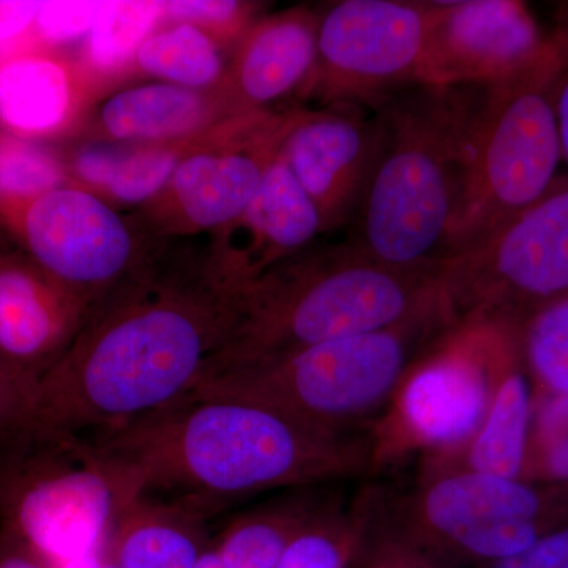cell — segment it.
Returning a JSON list of instances; mask_svg holds the SVG:
<instances>
[{
  "mask_svg": "<svg viewBox=\"0 0 568 568\" xmlns=\"http://www.w3.org/2000/svg\"><path fill=\"white\" fill-rule=\"evenodd\" d=\"M155 241L92 305L37 386V424L97 436L173 405L211 375L242 284L205 245Z\"/></svg>",
  "mask_w": 568,
  "mask_h": 568,
  "instance_id": "cell-1",
  "label": "cell"
},
{
  "mask_svg": "<svg viewBox=\"0 0 568 568\" xmlns=\"http://www.w3.org/2000/svg\"><path fill=\"white\" fill-rule=\"evenodd\" d=\"M88 437L134 497L186 504L209 517L257 495L372 477L369 433L331 435L234 396L190 394Z\"/></svg>",
  "mask_w": 568,
  "mask_h": 568,
  "instance_id": "cell-2",
  "label": "cell"
},
{
  "mask_svg": "<svg viewBox=\"0 0 568 568\" xmlns=\"http://www.w3.org/2000/svg\"><path fill=\"white\" fill-rule=\"evenodd\" d=\"M477 84L417 85L377 108L376 141L349 244L399 268L454 254L465 211Z\"/></svg>",
  "mask_w": 568,
  "mask_h": 568,
  "instance_id": "cell-3",
  "label": "cell"
},
{
  "mask_svg": "<svg viewBox=\"0 0 568 568\" xmlns=\"http://www.w3.org/2000/svg\"><path fill=\"white\" fill-rule=\"evenodd\" d=\"M440 267H392L349 242L308 246L242 284L230 342L204 381L402 323L439 293Z\"/></svg>",
  "mask_w": 568,
  "mask_h": 568,
  "instance_id": "cell-4",
  "label": "cell"
},
{
  "mask_svg": "<svg viewBox=\"0 0 568 568\" xmlns=\"http://www.w3.org/2000/svg\"><path fill=\"white\" fill-rule=\"evenodd\" d=\"M454 325L437 293L402 323L222 373L192 394L250 399L320 432L364 435L410 366Z\"/></svg>",
  "mask_w": 568,
  "mask_h": 568,
  "instance_id": "cell-5",
  "label": "cell"
},
{
  "mask_svg": "<svg viewBox=\"0 0 568 568\" xmlns=\"http://www.w3.org/2000/svg\"><path fill=\"white\" fill-rule=\"evenodd\" d=\"M369 536L443 568H481L525 551L568 519V487L455 470L368 484Z\"/></svg>",
  "mask_w": 568,
  "mask_h": 568,
  "instance_id": "cell-6",
  "label": "cell"
},
{
  "mask_svg": "<svg viewBox=\"0 0 568 568\" xmlns=\"http://www.w3.org/2000/svg\"><path fill=\"white\" fill-rule=\"evenodd\" d=\"M133 500L91 437L37 424L0 444L3 530L51 567L106 549Z\"/></svg>",
  "mask_w": 568,
  "mask_h": 568,
  "instance_id": "cell-7",
  "label": "cell"
},
{
  "mask_svg": "<svg viewBox=\"0 0 568 568\" xmlns=\"http://www.w3.org/2000/svg\"><path fill=\"white\" fill-rule=\"evenodd\" d=\"M566 52L567 41L555 31L544 51L514 77L477 84L465 211L452 256L537 203L559 178L562 153L552 92Z\"/></svg>",
  "mask_w": 568,
  "mask_h": 568,
  "instance_id": "cell-8",
  "label": "cell"
},
{
  "mask_svg": "<svg viewBox=\"0 0 568 568\" xmlns=\"http://www.w3.org/2000/svg\"><path fill=\"white\" fill-rule=\"evenodd\" d=\"M517 353L515 332L488 321H463L440 336L410 366L369 428L372 476L417 455L447 454L467 443Z\"/></svg>",
  "mask_w": 568,
  "mask_h": 568,
  "instance_id": "cell-9",
  "label": "cell"
},
{
  "mask_svg": "<svg viewBox=\"0 0 568 568\" xmlns=\"http://www.w3.org/2000/svg\"><path fill=\"white\" fill-rule=\"evenodd\" d=\"M439 293L454 324L481 320L517 331L568 293V174L487 239L444 261Z\"/></svg>",
  "mask_w": 568,
  "mask_h": 568,
  "instance_id": "cell-10",
  "label": "cell"
},
{
  "mask_svg": "<svg viewBox=\"0 0 568 568\" xmlns=\"http://www.w3.org/2000/svg\"><path fill=\"white\" fill-rule=\"evenodd\" d=\"M302 110L245 112L216 122L133 222L156 241L212 234L234 222L278 160Z\"/></svg>",
  "mask_w": 568,
  "mask_h": 568,
  "instance_id": "cell-11",
  "label": "cell"
},
{
  "mask_svg": "<svg viewBox=\"0 0 568 568\" xmlns=\"http://www.w3.org/2000/svg\"><path fill=\"white\" fill-rule=\"evenodd\" d=\"M429 2L339 0L317 13L316 61L298 97L306 110H377L422 85Z\"/></svg>",
  "mask_w": 568,
  "mask_h": 568,
  "instance_id": "cell-12",
  "label": "cell"
},
{
  "mask_svg": "<svg viewBox=\"0 0 568 568\" xmlns=\"http://www.w3.org/2000/svg\"><path fill=\"white\" fill-rule=\"evenodd\" d=\"M10 235L40 267L91 305L121 283L156 241L77 183L29 205Z\"/></svg>",
  "mask_w": 568,
  "mask_h": 568,
  "instance_id": "cell-13",
  "label": "cell"
},
{
  "mask_svg": "<svg viewBox=\"0 0 568 568\" xmlns=\"http://www.w3.org/2000/svg\"><path fill=\"white\" fill-rule=\"evenodd\" d=\"M551 36V33H549ZM525 2H429L422 85L493 84L528 67L547 47Z\"/></svg>",
  "mask_w": 568,
  "mask_h": 568,
  "instance_id": "cell-14",
  "label": "cell"
},
{
  "mask_svg": "<svg viewBox=\"0 0 568 568\" xmlns=\"http://www.w3.org/2000/svg\"><path fill=\"white\" fill-rule=\"evenodd\" d=\"M18 246L0 239V361L39 386L92 305Z\"/></svg>",
  "mask_w": 568,
  "mask_h": 568,
  "instance_id": "cell-15",
  "label": "cell"
},
{
  "mask_svg": "<svg viewBox=\"0 0 568 568\" xmlns=\"http://www.w3.org/2000/svg\"><path fill=\"white\" fill-rule=\"evenodd\" d=\"M375 118L361 106L302 110L282 156L320 212L323 231L353 223L375 153Z\"/></svg>",
  "mask_w": 568,
  "mask_h": 568,
  "instance_id": "cell-16",
  "label": "cell"
},
{
  "mask_svg": "<svg viewBox=\"0 0 568 568\" xmlns=\"http://www.w3.org/2000/svg\"><path fill=\"white\" fill-rule=\"evenodd\" d=\"M317 13L293 7L257 18L231 52L219 88L226 118L297 106L316 61Z\"/></svg>",
  "mask_w": 568,
  "mask_h": 568,
  "instance_id": "cell-17",
  "label": "cell"
},
{
  "mask_svg": "<svg viewBox=\"0 0 568 568\" xmlns=\"http://www.w3.org/2000/svg\"><path fill=\"white\" fill-rule=\"evenodd\" d=\"M320 234V212L280 153L245 211L209 234L207 244L220 267L246 283L304 252Z\"/></svg>",
  "mask_w": 568,
  "mask_h": 568,
  "instance_id": "cell-18",
  "label": "cell"
},
{
  "mask_svg": "<svg viewBox=\"0 0 568 568\" xmlns=\"http://www.w3.org/2000/svg\"><path fill=\"white\" fill-rule=\"evenodd\" d=\"M100 89L78 59L40 43L0 55V129L43 141L73 133Z\"/></svg>",
  "mask_w": 568,
  "mask_h": 568,
  "instance_id": "cell-19",
  "label": "cell"
},
{
  "mask_svg": "<svg viewBox=\"0 0 568 568\" xmlns=\"http://www.w3.org/2000/svg\"><path fill=\"white\" fill-rule=\"evenodd\" d=\"M226 118L213 91L168 82L130 85L111 93L85 119L84 140L164 144L192 140Z\"/></svg>",
  "mask_w": 568,
  "mask_h": 568,
  "instance_id": "cell-20",
  "label": "cell"
},
{
  "mask_svg": "<svg viewBox=\"0 0 568 568\" xmlns=\"http://www.w3.org/2000/svg\"><path fill=\"white\" fill-rule=\"evenodd\" d=\"M532 409L534 386L517 353L504 368L487 416L473 437L447 454L418 459L417 474L469 470L488 476L521 477Z\"/></svg>",
  "mask_w": 568,
  "mask_h": 568,
  "instance_id": "cell-21",
  "label": "cell"
},
{
  "mask_svg": "<svg viewBox=\"0 0 568 568\" xmlns=\"http://www.w3.org/2000/svg\"><path fill=\"white\" fill-rule=\"evenodd\" d=\"M200 136L164 144L84 140L63 160L77 185L112 207L140 209L162 192Z\"/></svg>",
  "mask_w": 568,
  "mask_h": 568,
  "instance_id": "cell-22",
  "label": "cell"
},
{
  "mask_svg": "<svg viewBox=\"0 0 568 568\" xmlns=\"http://www.w3.org/2000/svg\"><path fill=\"white\" fill-rule=\"evenodd\" d=\"M207 518L186 504L136 497L112 534V559L118 568H194Z\"/></svg>",
  "mask_w": 568,
  "mask_h": 568,
  "instance_id": "cell-23",
  "label": "cell"
},
{
  "mask_svg": "<svg viewBox=\"0 0 568 568\" xmlns=\"http://www.w3.org/2000/svg\"><path fill=\"white\" fill-rule=\"evenodd\" d=\"M336 485L291 489L231 519L215 540L226 568H276L298 529Z\"/></svg>",
  "mask_w": 568,
  "mask_h": 568,
  "instance_id": "cell-24",
  "label": "cell"
},
{
  "mask_svg": "<svg viewBox=\"0 0 568 568\" xmlns=\"http://www.w3.org/2000/svg\"><path fill=\"white\" fill-rule=\"evenodd\" d=\"M339 485L284 548L276 568H351L369 538L368 485L353 497Z\"/></svg>",
  "mask_w": 568,
  "mask_h": 568,
  "instance_id": "cell-25",
  "label": "cell"
},
{
  "mask_svg": "<svg viewBox=\"0 0 568 568\" xmlns=\"http://www.w3.org/2000/svg\"><path fill=\"white\" fill-rule=\"evenodd\" d=\"M231 52L203 29L174 22L163 24L142 43L133 71L168 84L207 92L222 82Z\"/></svg>",
  "mask_w": 568,
  "mask_h": 568,
  "instance_id": "cell-26",
  "label": "cell"
},
{
  "mask_svg": "<svg viewBox=\"0 0 568 568\" xmlns=\"http://www.w3.org/2000/svg\"><path fill=\"white\" fill-rule=\"evenodd\" d=\"M163 18L162 0H104L78 59L97 88L133 71L138 51Z\"/></svg>",
  "mask_w": 568,
  "mask_h": 568,
  "instance_id": "cell-27",
  "label": "cell"
},
{
  "mask_svg": "<svg viewBox=\"0 0 568 568\" xmlns=\"http://www.w3.org/2000/svg\"><path fill=\"white\" fill-rule=\"evenodd\" d=\"M74 183L65 160L41 144L0 129V227L14 224L43 194Z\"/></svg>",
  "mask_w": 568,
  "mask_h": 568,
  "instance_id": "cell-28",
  "label": "cell"
},
{
  "mask_svg": "<svg viewBox=\"0 0 568 568\" xmlns=\"http://www.w3.org/2000/svg\"><path fill=\"white\" fill-rule=\"evenodd\" d=\"M515 339L534 390L568 395V293L526 317Z\"/></svg>",
  "mask_w": 568,
  "mask_h": 568,
  "instance_id": "cell-29",
  "label": "cell"
},
{
  "mask_svg": "<svg viewBox=\"0 0 568 568\" xmlns=\"http://www.w3.org/2000/svg\"><path fill=\"white\" fill-rule=\"evenodd\" d=\"M521 480L568 487V395L534 390Z\"/></svg>",
  "mask_w": 568,
  "mask_h": 568,
  "instance_id": "cell-30",
  "label": "cell"
},
{
  "mask_svg": "<svg viewBox=\"0 0 568 568\" xmlns=\"http://www.w3.org/2000/svg\"><path fill=\"white\" fill-rule=\"evenodd\" d=\"M260 3L241 0H164L163 24L185 22L203 29L224 47L234 50L257 20Z\"/></svg>",
  "mask_w": 568,
  "mask_h": 568,
  "instance_id": "cell-31",
  "label": "cell"
},
{
  "mask_svg": "<svg viewBox=\"0 0 568 568\" xmlns=\"http://www.w3.org/2000/svg\"><path fill=\"white\" fill-rule=\"evenodd\" d=\"M104 0H48L40 3L33 39L48 48L88 39Z\"/></svg>",
  "mask_w": 568,
  "mask_h": 568,
  "instance_id": "cell-32",
  "label": "cell"
},
{
  "mask_svg": "<svg viewBox=\"0 0 568 568\" xmlns=\"http://www.w3.org/2000/svg\"><path fill=\"white\" fill-rule=\"evenodd\" d=\"M37 425V386L24 377L0 373V444Z\"/></svg>",
  "mask_w": 568,
  "mask_h": 568,
  "instance_id": "cell-33",
  "label": "cell"
},
{
  "mask_svg": "<svg viewBox=\"0 0 568 568\" xmlns=\"http://www.w3.org/2000/svg\"><path fill=\"white\" fill-rule=\"evenodd\" d=\"M481 568H568V519L525 551Z\"/></svg>",
  "mask_w": 568,
  "mask_h": 568,
  "instance_id": "cell-34",
  "label": "cell"
},
{
  "mask_svg": "<svg viewBox=\"0 0 568 568\" xmlns=\"http://www.w3.org/2000/svg\"><path fill=\"white\" fill-rule=\"evenodd\" d=\"M40 3L33 0H0V55L36 43L33 28Z\"/></svg>",
  "mask_w": 568,
  "mask_h": 568,
  "instance_id": "cell-35",
  "label": "cell"
},
{
  "mask_svg": "<svg viewBox=\"0 0 568 568\" xmlns=\"http://www.w3.org/2000/svg\"><path fill=\"white\" fill-rule=\"evenodd\" d=\"M351 568H443L394 541L369 536Z\"/></svg>",
  "mask_w": 568,
  "mask_h": 568,
  "instance_id": "cell-36",
  "label": "cell"
},
{
  "mask_svg": "<svg viewBox=\"0 0 568 568\" xmlns=\"http://www.w3.org/2000/svg\"><path fill=\"white\" fill-rule=\"evenodd\" d=\"M552 103H555L556 123H558L560 153L568 166V43L566 59L560 67L555 92H552Z\"/></svg>",
  "mask_w": 568,
  "mask_h": 568,
  "instance_id": "cell-37",
  "label": "cell"
},
{
  "mask_svg": "<svg viewBox=\"0 0 568 568\" xmlns=\"http://www.w3.org/2000/svg\"><path fill=\"white\" fill-rule=\"evenodd\" d=\"M3 548L0 551V568H52L36 552L3 530Z\"/></svg>",
  "mask_w": 568,
  "mask_h": 568,
  "instance_id": "cell-38",
  "label": "cell"
},
{
  "mask_svg": "<svg viewBox=\"0 0 568 568\" xmlns=\"http://www.w3.org/2000/svg\"><path fill=\"white\" fill-rule=\"evenodd\" d=\"M52 568H118L110 551V545L103 551L97 555L85 556V558L70 560V562L62 564V566Z\"/></svg>",
  "mask_w": 568,
  "mask_h": 568,
  "instance_id": "cell-39",
  "label": "cell"
},
{
  "mask_svg": "<svg viewBox=\"0 0 568 568\" xmlns=\"http://www.w3.org/2000/svg\"><path fill=\"white\" fill-rule=\"evenodd\" d=\"M194 568H226L224 567L222 556H220L215 544L209 545V547L207 545H204L203 549H201L200 556H197Z\"/></svg>",
  "mask_w": 568,
  "mask_h": 568,
  "instance_id": "cell-40",
  "label": "cell"
},
{
  "mask_svg": "<svg viewBox=\"0 0 568 568\" xmlns=\"http://www.w3.org/2000/svg\"><path fill=\"white\" fill-rule=\"evenodd\" d=\"M556 32L560 33L568 43V2H560L558 7V29Z\"/></svg>",
  "mask_w": 568,
  "mask_h": 568,
  "instance_id": "cell-41",
  "label": "cell"
},
{
  "mask_svg": "<svg viewBox=\"0 0 568 568\" xmlns=\"http://www.w3.org/2000/svg\"><path fill=\"white\" fill-rule=\"evenodd\" d=\"M0 373H10V375L21 376V375H18V373L14 372V369H11L10 366L7 365L6 362H2V361H0ZM21 377H24V376H21ZM24 379H26V377H24Z\"/></svg>",
  "mask_w": 568,
  "mask_h": 568,
  "instance_id": "cell-42",
  "label": "cell"
}]
</instances>
